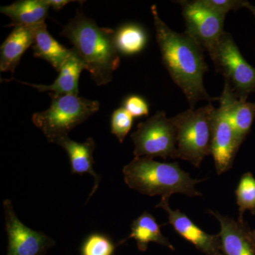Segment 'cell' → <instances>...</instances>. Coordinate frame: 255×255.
Wrapping results in <instances>:
<instances>
[{
  "label": "cell",
  "instance_id": "1",
  "mask_svg": "<svg viewBox=\"0 0 255 255\" xmlns=\"http://www.w3.org/2000/svg\"><path fill=\"white\" fill-rule=\"evenodd\" d=\"M151 11L162 63L182 90L190 109H194L200 101L219 100L210 97L204 85V76L208 71L204 50L185 32L179 33L171 29L159 17L156 5L151 6Z\"/></svg>",
  "mask_w": 255,
  "mask_h": 255
},
{
  "label": "cell",
  "instance_id": "2",
  "mask_svg": "<svg viewBox=\"0 0 255 255\" xmlns=\"http://www.w3.org/2000/svg\"><path fill=\"white\" fill-rule=\"evenodd\" d=\"M114 33L111 28L100 27L79 11L60 33L71 42L72 49L98 86L112 81L114 72L120 64Z\"/></svg>",
  "mask_w": 255,
  "mask_h": 255
},
{
  "label": "cell",
  "instance_id": "3",
  "mask_svg": "<svg viewBox=\"0 0 255 255\" xmlns=\"http://www.w3.org/2000/svg\"><path fill=\"white\" fill-rule=\"evenodd\" d=\"M123 174L128 187L144 195L167 199L174 194L202 196L196 185L203 180L191 178L177 162L167 163L150 157H134L124 167Z\"/></svg>",
  "mask_w": 255,
  "mask_h": 255
},
{
  "label": "cell",
  "instance_id": "4",
  "mask_svg": "<svg viewBox=\"0 0 255 255\" xmlns=\"http://www.w3.org/2000/svg\"><path fill=\"white\" fill-rule=\"evenodd\" d=\"M48 95L51 98L49 108L33 114L32 122L52 143L68 136L70 130L100 110L98 101L74 95Z\"/></svg>",
  "mask_w": 255,
  "mask_h": 255
},
{
  "label": "cell",
  "instance_id": "5",
  "mask_svg": "<svg viewBox=\"0 0 255 255\" xmlns=\"http://www.w3.org/2000/svg\"><path fill=\"white\" fill-rule=\"evenodd\" d=\"M216 108L209 102L205 107L189 109L172 117L177 131V158L200 167L211 155V125Z\"/></svg>",
  "mask_w": 255,
  "mask_h": 255
},
{
  "label": "cell",
  "instance_id": "6",
  "mask_svg": "<svg viewBox=\"0 0 255 255\" xmlns=\"http://www.w3.org/2000/svg\"><path fill=\"white\" fill-rule=\"evenodd\" d=\"M211 58L240 100L247 101L255 92V68L243 58L229 33L224 32Z\"/></svg>",
  "mask_w": 255,
  "mask_h": 255
},
{
  "label": "cell",
  "instance_id": "7",
  "mask_svg": "<svg viewBox=\"0 0 255 255\" xmlns=\"http://www.w3.org/2000/svg\"><path fill=\"white\" fill-rule=\"evenodd\" d=\"M131 138L135 157L177 158L175 127L162 111L139 124Z\"/></svg>",
  "mask_w": 255,
  "mask_h": 255
},
{
  "label": "cell",
  "instance_id": "8",
  "mask_svg": "<svg viewBox=\"0 0 255 255\" xmlns=\"http://www.w3.org/2000/svg\"><path fill=\"white\" fill-rule=\"evenodd\" d=\"M236 96L231 87L225 83L222 95L219 97L220 107L216 108L213 115L211 155L219 175L232 168L239 150L229 119L230 104Z\"/></svg>",
  "mask_w": 255,
  "mask_h": 255
},
{
  "label": "cell",
  "instance_id": "9",
  "mask_svg": "<svg viewBox=\"0 0 255 255\" xmlns=\"http://www.w3.org/2000/svg\"><path fill=\"white\" fill-rule=\"evenodd\" d=\"M177 2L182 8L185 21V33L211 57L224 33L226 16L206 7L200 0H183Z\"/></svg>",
  "mask_w": 255,
  "mask_h": 255
},
{
  "label": "cell",
  "instance_id": "10",
  "mask_svg": "<svg viewBox=\"0 0 255 255\" xmlns=\"http://www.w3.org/2000/svg\"><path fill=\"white\" fill-rule=\"evenodd\" d=\"M3 209L8 236L7 255H43L53 245L54 242L45 233L33 231L20 221L10 199L3 201Z\"/></svg>",
  "mask_w": 255,
  "mask_h": 255
},
{
  "label": "cell",
  "instance_id": "11",
  "mask_svg": "<svg viewBox=\"0 0 255 255\" xmlns=\"http://www.w3.org/2000/svg\"><path fill=\"white\" fill-rule=\"evenodd\" d=\"M156 207L167 211L169 224L178 235L195 246L196 249L206 255H223L219 234H208L182 211L171 209L167 198H161Z\"/></svg>",
  "mask_w": 255,
  "mask_h": 255
},
{
  "label": "cell",
  "instance_id": "12",
  "mask_svg": "<svg viewBox=\"0 0 255 255\" xmlns=\"http://www.w3.org/2000/svg\"><path fill=\"white\" fill-rule=\"evenodd\" d=\"M209 212L219 221V235L223 255H255V241L244 220L236 221L211 210Z\"/></svg>",
  "mask_w": 255,
  "mask_h": 255
},
{
  "label": "cell",
  "instance_id": "13",
  "mask_svg": "<svg viewBox=\"0 0 255 255\" xmlns=\"http://www.w3.org/2000/svg\"><path fill=\"white\" fill-rule=\"evenodd\" d=\"M36 26H15L1 46V72L14 73L23 53L34 43Z\"/></svg>",
  "mask_w": 255,
  "mask_h": 255
},
{
  "label": "cell",
  "instance_id": "14",
  "mask_svg": "<svg viewBox=\"0 0 255 255\" xmlns=\"http://www.w3.org/2000/svg\"><path fill=\"white\" fill-rule=\"evenodd\" d=\"M58 145L66 151L70 159L72 174L82 175L90 174L95 179L93 189L90 197L97 191L101 181V177L94 170L93 152L95 150L96 144L92 137H89L85 142L74 141L68 136L63 137L57 142Z\"/></svg>",
  "mask_w": 255,
  "mask_h": 255
},
{
  "label": "cell",
  "instance_id": "15",
  "mask_svg": "<svg viewBox=\"0 0 255 255\" xmlns=\"http://www.w3.org/2000/svg\"><path fill=\"white\" fill-rule=\"evenodd\" d=\"M33 55L49 63L57 72L75 55L73 49H68L50 34L46 23L37 25L34 43L32 46Z\"/></svg>",
  "mask_w": 255,
  "mask_h": 255
},
{
  "label": "cell",
  "instance_id": "16",
  "mask_svg": "<svg viewBox=\"0 0 255 255\" xmlns=\"http://www.w3.org/2000/svg\"><path fill=\"white\" fill-rule=\"evenodd\" d=\"M50 6L46 0H23L1 6L0 11L15 26H33L45 22Z\"/></svg>",
  "mask_w": 255,
  "mask_h": 255
},
{
  "label": "cell",
  "instance_id": "17",
  "mask_svg": "<svg viewBox=\"0 0 255 255\" xmlns=\"http://www.w3.org/2000/svg\"><path fill=\"white\" fill-rule=\"evenodd\" d=\"M85 70L83 64L75 54L62 67L58 78L51 85H36L21 82L25 85L33 87L40 92H50L55 95L78 96L79 78L82 70Z\"/></svg>",
  "mask_w": 255,
  "mask_h": 255
},
{
  "label": "cell",
  "instance_id": "18",
  "mask_svg": "<svg viewBox=\"0 0 255 255\" xmlns=\"http://www.w3.org/2000/svg\"><path fill=\"white\" fill-rule=\"evenodd\" d=\"M163 226L158 224L155 217L145 211L132 221L130 227L131 233L123 242L133 238L137 242V248L141 251H145L150 243H157L174 251L173 246L161 233L160 228Z\"/></svg>",
  "mask_w": 255,
  "mask_h": 255
},
{
  "label": "cell",
  "instance_id": "19",
  "mask_svg": "<svg viewBox=\"0 0 255 255\" xmlns=\"http://www.w3.org/2000/svg\"><path fill=\"white\" fill-rule=\"evenodd\" d=\"M255 117V103L233 97L230 104L229 119L239 148L251 131Z\"/></svg>",
  "mask_w": 255,
  "mask_h": 255
},
{
  "label": "cell",
  "instance_id": "20",
  "mask_svg": "<svg viewBox=\"0 0 255 255\" xmlns=\"http://www.w3.org/2000/svg\"><path fill=\"white\" fill-rule=\"evenodd\" d=\"M114 41L119 53L127 55H135L145 48L147 36L141 26L129 23L115 31Z\"/></svg>",
  "mask_w": 255,
  "mask_h": 255
},
{
  "label": "cell",
  "instance_id": "21",
  "mask_svg": "<svg viewBox=\"0 0 255 255\" xmlns=\"http://www.w3.org/2000/svg\"><path fill=\"white\" fill-rule=\"evenodd\" d=\"M236 203L239 208V219L243 221L246 211L255 214V178L251 172L242 176L236 190Z\"/></svg>",
  "mask_w": 255,
  "mask_h": 255
},
{
  "label": "cell",
  "instance_id": "22",
  "mask_svg": "<svg viewBox=\"0 0 255 255\" xmlns=\"http://www.w3.org/2000/svg\"><path fill=\"white\" fill-rule=\"evenodd\" d=\"M115 246L110 238L101 233L90 235L82 247V255H112Z\"/></svg>",
  "mask_w": 255,
  "mask_h": 255
},
{
  "label": "cell",
  "instance_id": "23",
  "mask_svg": "<svg viewBox=\"0 0 255 255\" xmlns=\"http://www.w3.org/2000/svg\"><path fill=\"white\" fill-rule=\"evenodd\" d=\"M133 117L124 107L117 109L113 112L111 119V131L121 143L131 129Z\"/></svg>",
  "mask_w": 255,
  "mask_h": 255
},
{
  "label": "cell",
  "instance_id": "24",
  "mask_svg": "<svg viewBox=\"0 0 255 255\" xmlns=\"http://www.w3.org/2000/svg\"><path fill=\"white\" fill-rule=\"evenodd\" d=\"M201 4L209 8L210 9L219 13L220 14L225 15L230 11H236V10L244 7L247 1L243 0H200Z\"/></svg>",
  "mask_w": 255,
  "mask_h": 255
},
{
  "label": "cell",
  "instance_id": "25",
  "mask_svg": "<svg viewBox=\"0 0 255 255\" xmlns=\"http://www.w3.org/2000/svg\"><path fill=\"white\" fill-rule=\"evenodd\" d=\"M124 108L133 118L147 117L149 114V106L145 100L137 95H130L124 102Z\"/></svg>",
  "mask_w": 255,
  "mask_h": 255
},
{
  "label": "cell",
  "instance_id": "26",
  "mask_svg": "<svg viewBox=\"0 0 255 255\" xmlns=\"http://www.w3.org/2000/svg\"><path fill=\"white\" fill-rule=\"evenodd\" d=\"M46 1L50 7L53 8L55 11H59L69 3L75 1H70V0H46Z\"/></svg>",
  "mask_w": 255,
  "mask_h": 255
},
{
  "label": "cell",
  "instance_id": "27",
  "mask_svg": "<svg viewBox=\"0 0 255 255\" xmlns=\"http://www.w3.org/2000/svg\"><path fill=\"white\" fill-rule=\"evenodd\" d=\"M244 7L250 10L255 17V6H254V5L252 4L249 1H247L246 4H245Z\"/></svg>",
  "mask_w": 255,
  "mask_h": 255
},
{
  "label": "cell",
  "instance_id": "28",
  "mask_svg": "<svg viewBox=\"0 0 255 255\" xmlns=\"http://www.w3.org/2000/svg\"><path fill=\"white\" fill-rule=\"evenodd\" d=\"M252 235H253V237L254 238L255 241V230H254V231H252Z\"/></svg>",
  "mask_w": 255,
  "mask_h": 255
}]
</instances>
